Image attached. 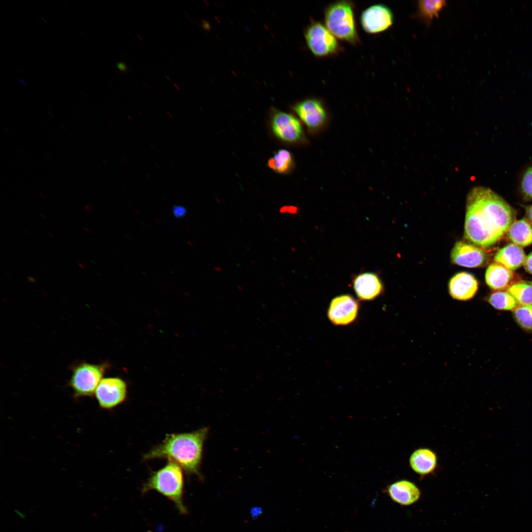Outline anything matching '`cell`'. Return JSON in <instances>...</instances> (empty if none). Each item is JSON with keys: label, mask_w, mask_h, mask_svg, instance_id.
<instances>
[{"label": "cell", "mask_w": 532, "mask_h": 532, "mask_svg": "<svg viewBox=\"0 0 532 532\" xmlns=\"http://www.w3.org/2000/svg\"><path fill=\"white\" fill-rule=\"evenodd\" d=\"M446 5L445 0H420L418 4V12L416 16L430 23L434 18H437Z\"/></svg>", "instance_id": "20"}, {"label": "cell", "mask_w": 532, "mask_h": 532, "mask_svg": "<svg viewBox=\"0 0 532 532\" xmlns=\"http://www.w3.org/2000/svg\"><path fill=\"white\" fill-rule=\"evenodd\" d=\"M521 189L524 198L532 200V166L525 171L521 180Z\"/></svg>", "instance_id": "25"}, {"label": "cell", "mask_w": 532, "mask_h": 532, "mask_svg": "<svg viewBox=\"0 0 532 532\" xmlns=\"http://www.w3.org/2000/svg\"><path fill=\"white\" fill-rule=\"evenodd\" d=\"M478 284L476 278L471 274L461 272L456 274L450 280L449 292L454 299L468 300L477 293Z\"/></svg>", "instance_id": "14"}, {"label": "cell", "mask_w": 532, "mask_h": 532, "mask_svg": "<svg viewBox=\"0 0 532 532\" xmlns=\"http://www.w3.org/2000/svg\"><path fill=\"white\" fill-rule=\"evenodd\" d=\"M507 234L514 244L519 246L525 247L532 244V227L525 219L514 221Z\"/></svg>", "instance_id": "19"}, {"label": "cell", "mask_w": 532, "mask_h": 532, "mask_svg": "<svg viewBox=\"0 0 532 532\" xmlns=\"http://www.w3.org/2000/svg\"><path fill=\"white\" fill-rule=\"evenodd\" d=\"M531 125H532V123H531Z\"/></svg>", "instance_id": "37"}, {"label": "cell", "mask_w": 532, "mask_h": 532, "mask_svg": "<svg viewBox=\"0 0 532 532\" xmlns=\"http://www.w3.org/2000/svg\"><path fill=\"white\" fill-rule=\"evenodd\" d=\"M486 258V254L482 249L474 244L462 241L455 243L451 253L453 263L469 268L481 266Z\"/></svg>", "instance_id": "12"}, {"label": "cell", "mask_w": 532, "mask_h": 532, "mask_svg": "<svg viewBox=\"0 0 532 532\" xmlns=\"http://www.w3.org/2000/svg\"><path fill=\"white\" fill-rule=\"evenodd\" d=\"M27 279L31 283H35L36 282L35 279L32 277L29 276Z\"/></svg>", "instance_id": "32"}, {"label": "cell", "mask_w": 532, "mask_h": 532, "mask_svg": "<svg viewBox=\"0 0 532 532\" xmlns=\"http://www.w3.org/2000/svg\"><path fill=\"white\" fill-rule=\"evenodd\" d=\"M261 512V509L260 508H254L251 511L252 516H257Z\"/></svg>", "instance_id": "30"}, {"label": "cell", "mask_w": 532, "mask_h": 532, "mask_svg": "<svg viewBox=\"0 0 532 532\" xmlns=\"http://www.w3.org/2000/svg\"><path fill=\"white\" fill-rule=\"evenodd\" d=\"M85 209L87 211L91 212L93 209V207L91 204H87L85 206Z\"/></svg>", "instance_id": "31"}, {"label": "cell", "mask_w": 532, "mask_h": 532, "mask_svg": "<svg viewBox=\"0 0 532 532\" xmlns=\"http://www.w3.org/2000/svg\"><path fill=\"white\" fill-rule=\"evenodd\" d=\"M304 35L307 47L315 57H331L342 51L337 38L320 21L310 20L304 30Z\"/></svg>", "instance_id": "6"}, {"label": "cell", "mask_w": 532, "mask_h": 532, "mask_svg": "<svg viewBox=\"0 0 532 532\" xmlns=\"http://www.w3.org/2000/svg\"><path fill=\"white\" fill-rule=\"evenodd\" d=\"M515 210L490 188L477 186L466 199L465 237L474 245L488 248L499 242L515 221Z\"/></svg>", "instance_id": "1"}, {"label": "cell", "mask_w": 532, "mask_h": 532, "mask_svg": "<svg viewBox=\"0 0 532 532\" xmlns=\"http://www.w3.org/2000/svg\"><path fill=\"white\" fill-rule=\"evenodd\" d=\"M513 315L518 325L524 330L532 331V304L519 305L513 311Z\"/></svg>", "instance_id": "24"}, {"label": "cell", "mask_w": 532, "mask_h": 532, "mask_svg": "<svg viewBox=\"0 0 532 532\" xmlns=\"http://www.w3.org/2000/svg\"><path fill=\"white\" fill-rule=\"evenodd\" d=\"M525 210L526 216L532 224V205L526 206Z\"/></svg>", "instance_id": "28"}, {"label": "cell", "mask_w": 532, "mask_h": 532, "mask_svg": "<svg viewBox=\"0 0 532 532\" xmlns=\"http://www.w3.org/2000/svg\"><path fill=\"white\" fill-rule=\"evenodd\" d=\"M488 302L494 308L503 310H514L518 305L514 298L508 292L497 291L491 294Z\"/></svg>", "instance_id": "22"}, {"label": "cell", "mask_w": 532, "mask_h": 532, "mask_svg": "<svg viewBox=\"0 0 532 532\" xmlns=\"http://www.w3.org/2000/svg\"><path fill=\"white\" fill-rule=\"evenodd\" d=\"M513 276L512 270L496 263L488 267L485 273V281L488 286L493 290H504L510 286Z\"/></svg>", "instance_id": "18"}, {"label": "cell", "mask_w": 532, "mask_h": 532, "mask_svg": "<svg viewBox=\"0 0 532 532\" xmlns=\"http://www.w3.org/2000/svg\"><path fill=\"white\" fill-rule=\"evenodd\" d=\"M524 265L526 270L532 274V252L526 257Z\"/></svg>", "instance_id": "26"}, {"label": "cell", "mask_w": 532, "mask_h": 532, "mask_svg": "<svg viewBox=\"0 0 532 532\" xmlns=\"http://www.w3.org/2000/svg\"><path fill=\"white\" fill-rule=\"evenodd\" d=\"M293 159L291 153L285 149L278 150L274 156L269 159L268 166L279 173L289 172L293 166Z\"/></svg>", "instance_id": "21"}, {"label": "cell", "mask_w": 532, "mask_h": 532, "mask_svg": "<svg viewBox=\"0 0 532 532\" xmlns=\"http://www.w3.org/2000/svg\"><path fill=\"white\" fill-rule=\"evenodd\" d=\"M77 264L78 265V266H80V267H81L82 268H83V269H84V268H85V266H84V265H83L82 264L80 263V262H77Z\"/></svg>", "instance_id": "33"}, {"label": "cell", "mask_w": 532, "mask_h": 532, "mask_svg": "<svg viewBox=\"0 0 532 532\" xmlns=\"http://www.w3.org/2000/svg\"><path fill=\"white\" fill-rule=\"evenodd\" d=\"M385 492L395 502L404 506L411 505L420 499L421 492L413 482L402 479L388 485Z\"/></svg>", "instance_id": "13"}, {"label": "cell", "mask_w": 532, "mask_h": 532, "mask_svg": "<svg viewBox=\"0 0 532 532\" xmlns=\"http://www.w3.org/2000/svg\"><path fill=\"white\" fill-rule=\"evenodd\" d=\"M355 4L341 0L328 4L324 9V24L337 38L355 45L360 38L355 19Z\"/></svg>", "instance_id": "4"}, {"label": "cell", "mask_w": 532, "mask_h": 532, "mask_svg": "<svg viewBox=\"0 0 532 532\" xmlns=\"http://www.w3.org/2000/svg\"><path fill=\"white\" fill-rule=\"evenodd\" d=\"M412 470L419 475L424 477L433 473L437 466V456L432 449L420 448L414 451L409 459Z\"/></svg>", "instance_id": "16"}, {"label": "cell", "mask_w": 532, "mask_h": 532, "mask_svg": "<svg viewBox=\"0 0 532 532\" xmlns=\"http://www.w3.org/2000/svg\"><path fill=\"white\" fill-rule=\"evenodd\" d=\"M359 303L352 296L343 295L333 299L330 304L328 316L335 325H347L356 319Z\"/></svg>", "instance_id": "9"}, {"label": "cell", "mask_w": 532, "mask_h": 532, "mask_svg": "<svg viewBox=\"0 0 532 532\" xmlns=\"http://www.w3.org/2000/svg\"><path fill=\"white\" fill-rule=\"evenodd\" d=\"M94 395L101 408L111 409L126 400L127 386L126 382L119 377L103 378Z\"/></svg>", "instance_id": "7"}, {"label": "cell", "mask_w": 532, "mask_h": 532, "mask_svg": "<svg viewBox=\"0 0 532 532\" xmlns=\"http://www.w3.org/2000/svg\"><path fill=\"white\" fill-rule=\"evenodd\" d=\"M117 67L120 71L123 72H125L128 70L127 66L124 62L118 63L117 64Z\"/></svg>", "instance_id": "29"}, {"label": "cell", "mask_w": 532, "mask_h": 532, "mask_svg": "<svg viewBox=\"0 0 532 532\" xmlns=\"http://www.w3.org/2000/svg\"><path fill=\"white\" fill-rule=\"evenodd\" d=\"M271 123L273 133L284 141L297 142L303 137L299 121L291 114L275 110L272 115Z\"/></svg>", "instance_id": "10"}, {"label": "cell", "mask_w": 532, "mask_h": 532, "mask_svg": "<svg viewBox=\"0 0 532 532\" xmlns=\"http://www.w3.org/2000/svg\"><path fill=\"white\" fill-rule=\"evenodd\" d=\"M530 283L532 284V282H530Z\"/></svg>", "instance_id": "36"}, {"label": "cell", "mask_w": 532, "mask_h": 532, "mask_svg": "<svg viewBox=\"0 0 532 532\" xmlns=\"http://www.w3.org/2000/svg\"><path fill=\"white\" fill-rule=\"evenodd\" d=\"M293 108L311 130L320 128L326 122L327 114L322 102L316 98H308L295 104Z\"/></svg>", "instance_id": "11"}, {"label": "cell", "mask_w": 532, "mask_h": 532, "mask_svg": "<svg viewBox=\"0 0 532 532\" xmlns=\"http://www.w3.org/2000/svg\"><path fill=\"white\" fill-rule=\"evenodd\" d=\"M173 213L177 217H181L186 213V210L182 206H176L173 209Z\"/></svg>", "instance_id": "27"}, {"label": "cell", "mask_w": 532, "mask_h": 532, "mask_svg": "<svg viewBox=\"0 0 532 532\" xmlns=\"http://www.w3.org/2000/svg\"><path fill=\"white\" fill-rule=\"evenodd\" d=\"M360 22L363 30L369 34H377L388 30L393 24L391 9L383 4H375L364 9Z\"/></svg>", "instance_id": "8"}, {"label": "cell", "mask_w": 532, "mask_h": 532, "mask_svg": "<svg viewBox=\"0 0 532 532\" xmlns=\"http://www.w3.org/2000/svg\"><path fill=\"white\" fill-rule=\"evenodd\" d=\"M183 471L176 463L168 461L163 467L151 474L142 486V493L156 491L171 501L181 514H186L188 511L183 501Z\"/></svg>", "instance_id": "3"}, {"label": "cell", "mask_w": 532, "mask_h": 532, "mask_svg": "<svg viewBox=\"0 0 532 532\" xmlns=\"http://www.w3.org/2000/svg\"><path fill=\"white\" fill-rule=\"evenodd\" d=\"M353 288L359 299L363 300L374 299L382 292V283L377 274L364 272L357 275L353 280Z\"/></svg>", "instance_id": "15"}, {"label": "cell", "mask_w": 532, "mask_h": 532, "mask_svg": "<svg viewBox=\"0 0 532 532\" xmlns=\"http://www.w3.org/2000/svg\"><path fill=\"white\" fill-rule=\"evenodd\" d=\"M526 258L523 249L515 244H510L499 250L494 257L496 263L511 270L521 267Z\"/></svg>", "instance_id": "17"}, {"label": "cell", "mask_w": 532, "mask_h": 532, "mask_svg": "<svg viewBox=\"0 0 532 532\" xmlns=\"http://www.w3.org/2000/svg\"><path fill=\"white\" fill-rule=\"evenodd\" d=\"M83 229H84V230H85V231H86V232H87V233H90V231H89V230H88L87 229V228H86L84 227V228H83Z\"/></svg>", "instance_id": "34"}, {"label": "cell", "mask_w": 532, "mask_h": 532, "mask_svg": "<svg viewBox=\"0 0 532 532\" xmlns=\"http://www.w3.org/2000/svg\"><path fill=\"white\" fill-rule=\"evenodd\" d=\"M208 431L203 427L189 432L167 434L161 443L144 455L143 459H167L180 466L187 474L201 478L200 467Z\"/></svg>", "instance_id": "2"}, {"label": "cell", "mask_w": 532, "mask_h": 532, "mask_svg": "<svg viewBox=\"0 0 532 532\" xmlns=\"http://www.w3.org/2000/svg\"><path fill=\"white\" fill-rule=\"evenodd\" d=\"M47 233V234H48V235H49V236H50L51 237H53V235H52V234H50V233H49V232Z\"/></svg>", "instance_id": "35"}, {"label": "cell", "mask_w": 532, "mask_h": 532, "mask_svg": "<svg viewBox=\"0 0 532 532\" xmlns=\"http://www.w3.org/2000/svg\"><path fill=\"white\" fill-rule=\"evenodd\" d=\"M507 291L521 305L532 304V284L519 282L511 285Z\"/></svg>", "instance_id": "23"}, {"label": "cell", "mask_w": 532, "mask_h": 532, "mask_svg": "<svg viewBox=\"0 0 532 532\" xmlns=\"http://www.w3.org/2000/svg\"><path fill=\"white\" fill-rule=\"evenodd\" d=\"M107 367L106 364H93L87 362L74 365L68 382L74 397H92Z\"/></svg>", "instance_id": "5"}]
</instances>
